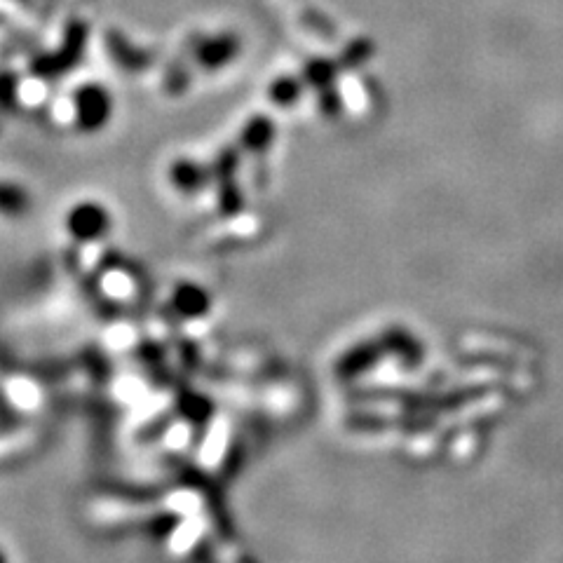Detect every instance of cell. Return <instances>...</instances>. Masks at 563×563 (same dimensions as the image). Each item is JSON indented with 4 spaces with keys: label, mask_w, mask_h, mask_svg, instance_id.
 Listing matches in <instances>:
<instances>
[{
    "label": "cell",
    "mask_w": 563,
    "mask_h": 563,
    "mask_svg": "<svg viewBox=\"0 0 563 563\" xmlns=\"http://www.w3.org/2000/svg\"><path fill=\"white\" fill-rule=\"evenodd\" d=\"M31 195L24 186L17 183L0 181V216H10V219H19L31 212Z\"/></svg>",
    "instance_id": "obj_5"
},
{
    "label": "cell",
    "mask_w": 563,
    "mask_h": 563,
    "mask_svg": "<svg viewBox=\"0 0 563 563\" xmlns=\"http://www.w3.org/2000/svg\"><path fill=\"white\" fill-rule=\"evenodd\" d=\"M66 230H69L71 240L78 244H92L99 242L101 237L108 235L111 230V214L101 202L85 200L71 207L66 214Z\"/></svg>",
    "instance_id": "obj_3"
},
{
    "label": "cell",
    "mask_w": 563,
    "mask_h": 563,
    "mask_svg": "<svg viewBox=\"0 0 563 563\" xmlns=\"http://www.w3.org/2000/svg\"><path fill=\"white\" fill-rule=\"evenodd\" d=\"M19 423H22V420H19L17 411L12 409V404L8 402V397H5V392L0 390V430L10 432V430H15Z\"/></svg>",
    "instance_id": "obj_9"
},
{
    "label": "cell",
    "mask_w": 563,
    "mask_h": 563,
    "mask_svg": "<svg viewBox=\"0 0 563 563\" xmlns=\"http://www.w3.org/2000/svg\"><path fill=\"white\" fill-rule=\"evenodd\" d=\"M19 83L12 71H0V113L17 111Z\"/></svg>",
    "instance_id": "obj_7"
},
{
    "label": "cell",
    "mask_w": 563,
    "mask_h": 563,
    "mask_svg": "<svg viewBox=\"0 0 563 563\" xmlns=\"http://www.w3.org/2000/svg\"><path fill=\"white\" fill-rule=\"evenodd\" d=\"M174 308L181 312V315H198V312L205 308V301H202V294L198 287H179L174 294Z\"/></svg>",
    "instance_id": "obj_6"
},
{
    "label": "cell",
    "mask_w": 563,
    "mask_h": 563,
    "mask_svg": "<svg viewBox=\"0 0 563 563\" xmlns=\"http://www.w3.org/2000/svg\"><path fill=\"white\" fill-rule=\"evenodd\" d=\"M230 57V40H209L198 50L200 64L205 66H219Z\"/></svg>",
    "instance_id": "obj_8"
},
{
    "label": "cell",
    "mask_w": 563,
    "mask_h": 563,
    "mask_svg": "<svg viewBox=\"0 0 563 563\" xmlns=\"http://www.w3.org/2000/svg\"><path fill=\"white\" fill-rule=\"evenodd\" d=\"M73 125L78 132L94 134L104 130L113 115V97L104 85L83 83L73 90Z\"/></svg>",
    "instance_id": "obj_2"
},
{
    "label": "cell",
    "mask_w": 563,
    "mask_h": 563,
    "mask_svg": "<svg viewBox=\"0 0 563 563\" xmlns=\"http://www.w3.org/2000/svg\"><path fill=\"white\" fill-rule=\"evenodd\" d=\"M106 50L111 54L115 64L122 66L127 71H139L148 64V54L141 52L139 47H134L125 36H120L118 31L106 33Z\"/></svg>",
    "instance_id": "obj_4"
},
{
    "label": "cell",
    "mask_w": 563,
    "mask_h": 563,
    "mask_svg": "<svg viewBox=\"0 0 563 563\" xmlns=\"http://www.w3.org/2000/svg\"><path fill=\"white\" fill-rule=\"evenodd\" d=\"M87 36H90V31H87L85 22H78V19L76 22H71L69 29L64 33V40H61L59 50L40 54V57L31 61L33 78L57 80L76 69L80 61H83Z\"/></svg>",
    "instance_id": "obj_1"
},
{
    "label": "cell",
    "mask_w": 563,
    "mask_h": 563,
    "mask_svg": "<svg viewBox=\"0 0 563 563\" xmlns=\"http://www.w3.org/2000/svg\"><path fill=\"white\" fill-rule=\"evenodd\" d=\"M0 561H5V554L3 552H0Z\"/></svg>",
    "instance_id": "obj_10"
}]
</instances>
